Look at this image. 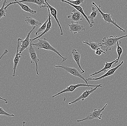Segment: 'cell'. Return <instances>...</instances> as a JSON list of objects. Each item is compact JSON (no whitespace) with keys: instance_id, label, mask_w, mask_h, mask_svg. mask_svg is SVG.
I'll list each match as a JSON object with an SVG mask.
<instances>
[{"instance_id":"f1b7e54d","label":"cell","mask_w":127,"mask_h":126,"mask_svg":"<svg viewBox=\"0 0 127 126\" xmlns=\"http://www.w3.org/2000/svg\"><path fill=\"white\" fill-rule=\"evenodd\" d=\"M103 53L105 54H106V53L104 51H103L101 48H99L95 51V54L97 55H101Z\"/></svg>"},{"instance_id":"d4e9b609","label":"cell","mask_w":127,"mask_h":126,"mask_svg":"<svg viewBox=\"0 0 127 126\" xmlns=\"http://www.w3.org/2000/svg\"><path fill=\"white\" fill-rule=\"evenodd\" d=\"M7 3V1L5 0L4 1L3 4V5L0 9V19H1L3 17H6L5 13H6V12L7 11H6L5 8L6 6V4Z\"/></svg>"},{"instance_id":"cb8c5ba5","label":"cell","mask_w":127,"mask_h":126,"mask_svg":"<svg viewBox=\"0 0 127 126\" xmlns=\"http://www.w3.org/2000/svg\"><path fill=\"white\" fill-rule=\"evenodd\" d=\"M49 18L48 17L47 20L45 22L41 25V27L38 29L37 31L35 32L36 35H37L38 33L42 32H44L46 30V29L47 28V25L48 20H49Z\"/></svg>"},{"instance_id":"ac0fdd59","label":"cell","mask_w":127,"mask_h":126,"mask_svg":"<svg viewBox=\"0 0 127 126\" xmlns=\"http://www.w3.org/2000/svg\"><path fill=\"white\" fill-rule=\"evenodd\" d=\"M72 55H73V58L75 60L78 67L80 68V70L81 71V73H85V71L83 70L82 67H81L80 64V59H81V54L79 52L77 51L75 49H73L72 51Z\"/></svg>"},{"instance_id":"4fadbf2b","label":"cell","mask_w":127,"mask_h":126,"mask_svg":"<svg viewBox=\"0 0 127 126\" xmlns=\"http://www.w3.org/2000/svg\"><path fill=\"white\" fill-rule=\"evenodd\" d=\"M82 14L76 9L72 11L71 14L68 16L67 18L70 19L71 21L78 23L82 20Z\"/></svg>"},{"instance_id":"9c48e42d","label":"cell","mask_w":127,"mask_h":126,"mask_svg":"<svg viewBox=\"0 0 127 126\" xmlns=\"http://www.w3.org/2000/svg\"><path fill=\"white\" fill-rule=\"evenodd\" d=\"M124 63V61H121V63L119 65H117L116 67H115L113 68H112L109 69L108 70L107 73H105V74L101 76H100L99 77H97V78H89L88 79H86V80L87 82L88 81H90V80H100L102 79H104V78H105L108 76H110L112 75H113L115 73V72Z\"/></svg>"},{"instance_id":"83f0119b","label":"cell","mask_w":127,"mask_h":126,"mask_svg":"<svg viewBox=\"0 0 127 126\" xmlns=\"http://www.w3.org/2000/svg\"><path fill=\"white\" fill-rule=\"evenodd\" d=\"M0 115H5L7 116L14 117L15 115L13 114H10L7 113L3 109L2 107L0 108Z\"/></svg>"},{"instance_id":"52a82bcc","label":"cell","mask_w":127,"mask_h":126,"mask_svg":"<svg viewBox=\"0 0 127 126\" xmlns=\"http://www.w3.org/2000/svg\"><path fill=\"white\" fill-rule=\"evenodd\" d=\"M24 2H28V3H32L38 5L40 8H45L47 7L48 5L46 3L45 0H15L13 2H10L5 7V8H6L9 6L11 5L15 4L16 3H23Z\"/></svg>"},{"instance_id":"9a60e30c","label":"cell","mask_w":127,"mask_h":126,"mask_svg":"<svg viewBox=\"0 0 127 126\" xmlns=\"http://www.w3.org/2000/svg\"><path fill=\"white\" fill-rule=\"evenodd\" d=\"M47 8L48 11V17H49V20H48V22L47 25V28L46 29V30H45L44 32H43L42 33H41L39 36L36 37H35V38H33V39H30V41H32V42L34 41L35 40L37 39H39L40 38V37H42V36L44 35H45L46 33H47L48 31H49L51 29L52 26L51 20V15L50 9H49V8L48 6Z\"/></svg>"},{"instance_id":"44dd1931","label":"cell","mask_w":127,"mask_h":126,"mask_svg":"<svg viewBox=\"0 0 127 126\" xmlns=\"http://www.w3.org/2000/svg\"><path fill=\"white\" fill-rule=\"evenodd\" d=\"M83 43L87 45H89V47L93 51H96L97 48H102L103 47V45L101 44L100 43H95L93 42L92 41L85 40L83 42Z\"/></svg>"},{"instance_id":"603a6c76","label":"cell","mask_w":127,"mask_h":126,"mask_svg":"<svg viewBox=\"0 0 127 126\" xmlns=\"http://www.w3.org/2000/svg\"><path fill=\"white\" fill-rule=\"evenodd\" d=\"M92 12L89 16H88V19L92 24L94 23V19L97 16L99 12L98 9H95L94 7H93L92 8Z\"/></svg>"},{"instance_id":"5b68a950","label":"cell","mask_w":127,"mask_h":126,"mask_svg":"<svg viewBox=\"0 0 127 126\" xmlns=\"http://www.w3.org/2000/svg\"><path fill=\"white\" fill-rule=\"evenodd\" d=\"M81 87H99L100 88H101L103 87L102 84H100L97 85H87V84H77L76 85H70V86H68L66 88L63 90L62 91L59 92L58 94H56L52 96V98H55L56 96H58L61 94H63L64 93H69V92H73L74 91H75L77 88Z\"/></svg>"},{"instance_id":"277c9868","label":"cell","mask_w":127,"mask_h":126,"mask_svg":"<svg viewBox=\"0 0 127 126\" xmlns=\"http://www.w3.org/2000/svg\"><path fill=\"white\" fill-rule=\"evenodd\" d=\"M107 106H108V104H106L101 109H98V110L95 109L93 111L89 114L86 118L78 120H77V123H80L84 121H89V120L90 121V120H93L96 119H99V120L101 119L103 116L102 112L104 110Z\"/></svg>"},{"instance_id":"d6986e66","label":"cell","mask_w":127,"mask_h":126,"mask_svg":"<svg viewBox=\"0 0 127 126\" xmlns=\"http://www.w3.org/2000/svg\"><path fill=\"white\" fill-rule=\"evenodd\" d=\"M27 24L31 25L33 28L42 25V23L31 17H27L25 20Z\"/></svg>"},{"instance_id":"4dcf8cb0","label":"cell","mask_w":127,"mask_h":126,"mask_svg":"<svg viewBox=\"0 0 127 126\" xmlns=\"http://www.w3.org/2000/svg\"><path fill=\"white\" fill-rule=\"evenodd\" d=\"M0 99L4 100L5 102V103H6V104H7L8 103V99H3V98H2L1 97H0Z\"/></svg>"},{"instance_id":"30bf717a","label":"cell","mask_w":127,"mask_h":126,"mask_svg":"<svg viewBox=\"0 0 127 126\" xmlns=\"http://www.w3.org/2000/svg\"><path fill=\"white\" fill-rule=\"evenodd\" d=\"M36 28V27H34L32 28L31 31L28 33L27 37L24 40H23L22 39H20V41L22 43V44L21 45L20 52H19L20 55L22 56L23 52L24 51L25 49H28L29 46H30L31 43L30 39V35H31V33L33 31V30L35 29Z\"/></svg>"},{"instance_id":"1f68e13d","label":"cell","mask_w":127,"mask_h":126,"mask_svg":"<svg viewBox=\"0 0 127 126\" xmlns=\"http://www.w3.org/2000/svg\"><path fill=\"white\" fill-rule=\"evenodd\" d=\"M25 123H26V122H25V121L23 122V126H25Z\"/></svg>"},{"instance_id":"ba28073f","label":"cell","mask_w":127,"mask_h":126,"mask_svg":"<svg viewBox=\"0 0 127 126\" xmlns=\"http://www.w3.org/2000/svg\"><path fill=\"white\" fill-rule=\"evenodd\" d=\"M32 41H31V44L29 46V48H28L29 52L30 54V57L31 59V63L32 64L35 63L36 66V74L38 76H39L38 71V63L39 61V59L38 58L37 54L35 48L32 45Z\"/></svg>"},{"instance_id":"6da1fadb","label":"cell","mask_w":127,"mask_h":126,"mask_svg":"<svg viewBox=\"0 0 127 126\" xmlns=\"http://www.w3.org/2000/svg\"><path fill=\"white\" fill-rule=\"evenodd\" d=\"M38 41L37 43H33L32 42V45H34L38 49H43L46 50L51 51L57 53L58 55L62 59V63H63L67 59V58L64 57L61 55L59 51L56 49L52 47L50 43L48 41L47 39L46 38H44L43 39H38Z\"/></svg>"},{"instance_id":"2e32d148","label":"cell","mask_w":127,"mask_h":126,"mask_svg":"<svg viewBox=\"0 0 127 126\" xmlns=\"http://www.w3.org/2000/svg\"><path fill=\"white\" fill-rule=\"evenodd\" d=\"M60 1L62 2H65V3H66L69 4L71 7L74 8L76 10H77V11H79V12L81 13L82 15H83V16L85 18L86 20H87V22L89 23V24L90 25V27L91 28L93 27V24L91 23V22H90V21L89 20V19H88V16L86 15V14L84 12V10H84V9H83L82 7H81L80 5H79V6H76V5H74L70 3L67 1V0H60Z\"/></svg>"},{"instance_id":"8992f818","label":"cell","mask_w":127,"mask_h":126,"mask_svg":"<svg viewBox=\"0 0 127 126\" xmlns=\"http://www.w3.org/2000/svg\"><path fill=\"white\" fill-rule=\"evenodd\" d=\"M54 67L57 68H60L65 69L68 73H70L74 76L79 77L80 79L83 80L86 82V84L89 85L88 82L86 80V79L83 77V76L78 71L77 69H76V68L74 67H68L67 66H64V65H55Z\"/></svg>"},{"instance_id":"7c38bea8","label":"cell","mask_w":127,"mask_h":126,"mask_svg":"<svg viewBox=\"0 0 127 126\" xmlns=\"http://www.w3.org/2000/svg\"><path fill=\"white\" fill-rule=\"evenodd\" d=\"M99 87H96L94 88H92L91 90H86L85 91L82 93V94L80 96L73 102H70L69 103V105H70L73 104L77 102H80L81 100L82 101H84V100L86 98H88L90 95L95 91Z\"/></svg>"},{"instance_id":"7402d4cb","label":"cell","mask_w":127,"mask_h":126,"mask_svg":"<svg viewBox=\"0 0 127 126\" xmlns=\"http://www.w3.org/2000/svg\"><path fill=\"white\" fill-rule=\"evenodd\" d=\"M19 4L23 10L29 13L32 15H34L37 13L36 11L32 9L27 5L23 3H16L15 4Z\"/></svg>"},{"instance_id":"8fae6325","label":"cell","mask_w":127,"mask_h":126,"mask_svg":"<svg viewBox=\"0 0 127 126\" xmlns=\"http://www.w3.org/2000/svg\"><path fill=\"white\" fill-rule=\"evenodd\" d=\"M66 24L69 27V31L70 32L74 34H76L78 33H81L83 31H85V28L84 26L82 25L79 24L78 23H74L71 21V24L67 23Z\"/></svg>"},{"instance_id":"f546056e","label":"cell","mask_w":127,"mask_h":126,"mask_svg":"<svg viewBox=\"0 0 127 126\" xmlns=\"http://www.w3.org/2000/svg\"><path fill=\"white\" fill-rule=\"evenodd\" d=\"M8 51L7 49H5V50L4 51L3 54V55L1 56V57H0V60L1 59L2 57H3L5 55H6V54L8 53Z\"/></svg>"},{"instance_id":"484cf974","label":"cell","mask_w":127,"mask_h":126,"mask_svg":"<svg viewBox=\"0 0 127 126\" xmlns=\"http://www.w3.org/2000/svg\"><path fill=\"white\" fill-rule=\"evenodd\" d=\"M117 54L118 55V61H117V63L119 62V60H120V58L121 56L123 53V49L120 46L119 44V41L117 42Z\"/></svg>"},{"instance_id":"4316f807","label":"cell","mask_w":127,"mask_h":126,"mask_svg":"<svg viewBox=\"0 0 127 126\" xmlns=\"http://www.w3.org/2000/svg\"><path fill=\"white\" fill-rule=\"evenodd\" d=\"M67 1L72 4L74 5H76V6H79L81 4L83 3H84L85 0H78L71 1L69 0H67Z\"/></svg>"},{"instance_id":"ffe728a7","label":"cell","mask_w":127,"mask_h":126,"mask_svg":"<svg viewBox=\"0 0 127 126\" xmlns=\"http://www.w3.org/2000/svg\"><path fill=\"white\" fill-rule=\"evenodd\" d=\"M117 61H118V59H117L116 60L110 62V63H108V62H106L105 63V66L104 68L100 70L99 71L97 72H95V73H93V74H91V75H90V76H94L96 75H97V74H99L100 73H101V72H105L108 69H111V67H112V65L113 64V63H115V64L117 63Z\"/></svg>"},{"instance_id":"5bb4252c","label":"cell","mask_w":127,"mask_h":126,"mask_svg":"<svg viewBox=\"0 0 127 126\" xmlns=\"http://www.w3.org/2000/svg\"><path fill=\"white\" fill-rule=\"evenodd\" d=\"M45 1H46V3L48 6V7H49L51 15V16H52L54 17L55 20L56 21L57 23L58 24V25L59 26L60 30H61V33H60V35L62 36L63 35H64V33L63 31L62 28V27H61V25H60V23L58 17H57V10H56V9L54 7H52V6H51V5H50L48 3V2L47 1V0H45Z\"/></svg>"},{"instance_id":"7a4b0ae2","label":"cell","mask_w":127,"mask_h":126,"mask_svg":"<svg viewBox=\"0 0 127 126\" xmlns=\"http://www.w3.org/2000/svg\"><path fill=\"white\" fill-rule=\"evenodd\" d=\"M126 37H127V35L120 37L116 35L115 36H111L109 37H104L102 40L103 43H100L103 46L101 48L103 51H105L106 52L111 51L113 47L117 45V42L120 40Z\"/></svg>"},{"instance_id":"3957f363","label":"cell","mask_w":127,"mask_h":126,"mask_svg":"<svg viewBox=\"0 0 127 126\" xmlns=\"http://www.w3.org/2000/svg\"><path fill=\"white\" fill-rule=\"evenodd\" d=\"M92 4L95 5V7L97 8L99 11V12L101 14L102 18L104 19V21H105V23L108 24H113L115 25L121 31H122L123 32H126V31H125L124 29L121 28V27H120L119 25L117 24L116 22L114 20H113L112 19V16H111V14H110V13H104L103 12L101 11V10L100 9V8L101 7L100 4L99 7L95 4V2H92Z\"/></svg>"},{"instance_id":"e0dca14e","label":"cell","mask_w":127,"mask_h":126,"mask_svg":"<svg viewBox=\"0 0 127 126\" xmlns=\"http://www.w3.org/2000/svg\"><path fill=\"white\" fill-rule=\"evenodd\" d=\"M20 38H19L18 39V42H17V50L16 53L15 55V58H14V67H13V77H15V76L16 71V70L17 67V65H18V63H19V61L21 57V56L20 55L19 53V44L20 41Z\"/></svg>"}]
</instances>
